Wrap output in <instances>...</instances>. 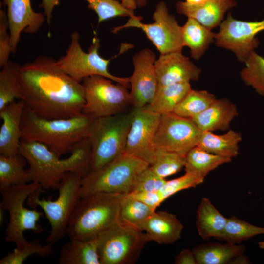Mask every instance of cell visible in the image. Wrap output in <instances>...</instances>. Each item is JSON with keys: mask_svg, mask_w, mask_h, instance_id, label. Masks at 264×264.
<instances>
[{"mask_svg": "<svg viewBox=\"0 0 264 264\" xmlns=\"http://www.w3.org/2000/svg\"><path fill=\"white\" fill-rule=\"evenodd\" d=\"M134 1L137 5V7H143L147 3V0H134Z\"/></svg>", "mask_w": 264, "mask_h": 264, "instance_id": "45", "label": "cell"}, {"mask_svg": "<svg viewBox=\"0 0 264 264\" xmlns=\"http://www.w3.org/2000/svg\"><path fill=\"white\" fill-rule=\"evenodd\" d=\"M4 209L0 207V223L2 224L4 220V214H3Z\"/></svg>", "mask_w": 264, "mask_h": 264, "instance_id": "47", "label": "cell"}, {"mask_svg": "<svg viewBox=\"0 0 264 264\" xmlns=\"http://www.w3.org/2000/svg\"><path fill=\"white\" fill-rule=\"evenodd\" d=\"M77 32L71 35V42L65 55L60 57L57 64L60 69L74 80L81 83L84 79L92 75H99L121 84L127 88L130 87L129 77H119L110 74L108 69L110 60L101 57L98 53L100 40L95 37L88 49L84 52L79 43Z\"/></svg>", "mask_w": 264, "mask_h": 264, "instance_id": "10", "label": "cell"}, {"mask_svg": "<svg viewBox=\"0 0 264 264\" xmlns=\"http://www.w3.org/2000/svg\"><path fill=\"white\" fill-rule=\"evenodd\" d=\"M185 159V173L203 179L211 171L232 160L210 153L197 146L187 153Z\"/></svg>", "mask_w": 264, "mask_h": 264, "instance_id": "29", "label": "cell"}, {"mask_svg": "<svg viewBox=\"0 0 264 264\" xmlns=\"http://www.w3.org/2000/svg\"><path fill=\"white\" fill-rule=\"evenodd\" d=\"M264 234V227L255 226L233 216L227 219L222 233L216 239L237 243Z\"/></svg>", "mask_w": 264, "mask_h": 264, "instance_id": "34", "label": "cell"}, {"mask_svg": "<svg viewBox=\"0 0 264 264\" xmlns=\"http://www.w3.org/2000/svg\"><path fill=\"white\" fill-rule=\"evenodd\" d=\"M101 264H129L138 259L148 242L144 232L117 222L97 236Z\"/></svg>", "mask_w": 264, "mask_h": 264, "instance_id": "11", "label": "cell"}, {"mask_svg": "<svg viewBox=\"0 0 264 264\" xmlns=\"http://www.w3.org/2000/svg\"><path fill=\"white\" fill-rule=\"evenodd\" d=\"M125 195L127 197L142 202L155 211L161 203L164 201L159 191H133Z\"/></svg>", "mask_w": 264, "mask_h": 264, "instance_id": "42", "label": "cell"}, {"mask_svg": "<svg viewBox=\"0 0 264 264\" xmlns=\"http://www.w3.org/2000/svg\"><path fill=\"white\" fill-rule=\"evenodd\" d=\"M244 63L245 66L240 72L241 78L264 97V58L254 51Z\"/></svg>", "mask_w": 264, "mask_h": 264, "instance_id": "35", "label": "cell"}, {"mask_svg": "<svg viewBox=\"0 0 264 264\" xmlns=\"http://www.w3.org/2000/svg\"><path fill=\"white\" fill-rule=\"evenodd\" d=\"M124 194L101 192L81 197L70 217V240L87 241L118 222L119 206Z\"/></svg>", "mask_w": 264, "mask_h": 264, "instance_id": "4", "label": "cell"}, {"mask_svg": "<svg viewBox=\"0 0 264 264\" xmlns=\"http://www.w3.org/2000/svg\"><path fill=\"white\" fill-rule=\"evenodd\" d=\"M152 18L154 22L144 23L141 22L142 17L135 15L130 17L124 25L114 27L112 32L116 33L129 27L138 28L144 32L160 54L182 52L184 47L182 26L178 24L175 17L170 14L164 2L160 1L156 4Z\"/></svg>", "mask_w": 264, "mask_h": 264, "instance_id": "12", "label": "cell"}, {"mask_svg": "<svg viewBox=\"0 0 264 264\" xmlns=\"http://www.w3.org/2000/svg\"><path fill=\"white\" fill-rule=\"evenodd\" d=\"M191 89L190 82L159 86L153 100L144 108L160 115L173 112L176 105Z\"/></svg>", "mask_w": 264, "mask_h": 264, "instance_id": "28", "label": "cell"}, {"mask_svg": "<svg viewBox=\"0 0 264 264\" xmlns=\"http://www.w3.org/2000/svg\"><path fill=\"white\" fill-rule=\"evenodd\" d=\"M259 247L263 249H264V241L260 242L258 243Z\"/></svg>", "mask_w": 264, "mask_h": 264, "instance_id": "48", "label": "cell"}, {"mask_svg": "<svg viewBox=\"0 0 264 264\" xmlns=\"http://www.w3.org/2000/svg\"><path fill=\"white\" fill-rule=\"evenodd\" d=\"M155 54L148 48L135 54L134 71L130 77L131 104L133 108H143L154 99L158 88L156 75Z\"/></svg>", "mask_w": 264, "mask_h": 264, "instance_id": "16", "label": "cell"}, {"mask_svg": "<svg viewBox=\"0 0 264 264\" xmlns=\"http://www.w3.org/2000/svg\"><path fill=\"white\" fill-rule=\"evenodd\" d=\"M242 140L241 133L233 130L220 135L203 132L197 146L210 153L232 159L239 154Z\"/></svg>", "mask_w": 264, "mask_h": 264, "instance_id": "23", "label": "cell"}, {"mask_svg": "<svg viewBox=\"0 0 264 264\" xmlns=\"http://www.w3.org/2000/svg\"><path fill=\"white\" fill-rule=\"evenodd\" d=\"M204 180L185 173L180 177L166 180L159 192L164 201L169 197L181 190L196 187L203 182Z\"/></svg>", "mask_w": 264, "mask_h": 264, "instance_id": "39", "label": "cell"}, {"mask_svg": "<svg viewBox=\"0 0 264 264\" xmlns=\"http://www.w3.org/2000/svg\"><path fill=\"white\" fill-rule=\"evenodd\" d=\"M185 162V156L178 154L159 151L155 160L149 165V168L156 175L165 178L180 171L184 167Z\"/></svg>", "mask_w": 264, "mask_h": 264, "instance_id": "38", "label": "cell"}, {"mask_svg": "<svg viewBox=\"0 0 264 264\" xmlns=\"http://www.w3.org/2000/svg\"><path fill=\"white\" fill-rule=\"evenodd\" d=\"M166 181L165 178L156 175L149 166L139 175L132 191L158 192Z\"/></svg>", "mask_w": 264, "mask_h": 264, "instance_id": "40", "label": "cell"}, {"mask_svg": "<svg viewBox=\"0 0 264 264\" xmlns=\"http://www.w3.org/2000/svg\"><path fill=\"white\" fill-rule=\"evenodd\" d=\"M264 31V19L260 21H244L234 18L231 13L220 25L215 33L217 46L233 52L239 61L245 63L259 44L256 35Z\"/></svg>", "mask_w": 264, "mask_h": 264, "instance_id": "14", "label": "cell"}, {"mask_svg": "<svg viewBox=\"0 0 264 264\" xmlns=\"http://www.w3.org/2000/svg\"><path fill=\"white\" fill-rule=\"evenodd\" d=\"M126 7L134 10L136 8L137 5L134 0H118Z\"/></svg>", "mask_w": 264, "mask_h": 264, "instance_id": "44", "label": "cell"}, {"mask_svg": "<svg viewBox=\"0 0 264 264\" xmlns=\"http://www.w3.org/2000/svg\"><path fill=\"white\" fill-rule=\"evenodd\" d=\"M227 220L208 198H202L197 211L196 224L202 239H216L222 233Z\"/></svg>", "mask_w": 264, "mask_h": 264, "instance_id": "27", "label": "cell"}, {"mask_svg": "<svg viewBox=\"0 0 264 264\" xmlns=\"http://www.w3.org/2000/svg\"><path fill=\"white\" fill-rule=\"evenodd\" d=\"M155 211L142 202L124 194L120 204L118 222L143 232L148 219Z\"/></svg>", "mask_w": 264, "mask_h": 264, "instance_id": "30", "label": "cell"}, {"mask_svg": "<svg viewBox=\"0 0 264 264\" xmlns=\"http://www.w3.org/2000/svg\"><path fill=\"white\" fill-rule=\"evenodd\" d=\"M83 176L75 172H67L63 176L58 188L57 198L40 199L42 188L40 187L27 198L31 207H40L45 214L51 226L46 242L53 244L67 234L68 223L74 209L81 198L80 190Z\"/></svg>", "mask_w": 264, "mask_h": 264, "instance_id": "5", "label": "cell"}, {"mask_svg": "<svg viewBox=\"0 0 264 264\" xmlns=\"http://www.w3.org/2000/svg\"><path fill=\"white\" fill-rule=\"evenodd\" d=\"M9 24L7 14L0 10V67L1 68L9 60L12 49L10 44ZM13 53V52H12Z\"/></svg>", "mask_w": 264, "mask_h": 264, "instance_id": "41", "label": "cell"}, {"mask_svg": "<svg viewBox=\"0 0 264 264\" xmlns=\"http://www.w3.org/2000/svg\"><path fill=\"white\" fill-rule=\"evenodd\" d=\"M19 154L0 155V191L14 185H22L32 182L24 158Z\"/></svg>", "mask_w": 264, "mask_h": 264, "instance_id": "31", "label": "cell"}, {"mask_svg": "<svg viewBox=\"0 0 264 264\" xmlns=\"http://www.w3.org/2000/svg\"><path fill=\"white\" fill-rule=\"evenodd\" d=\"M245 249L243 245L234 243L211 242L196 246L192 251L197 264H224L243 254Z\"/></svg>", "mask_w": 264, "mask_h": 264, "instance_id": "24", "label": "cell"}, {"mask_svg": "<svg viewBox=\"0 0 264 264\" xmlns=\"http://www.w3.org/2000/svg\"><path fill=\"white\" fill-rule=\"evenodd\" d=\"M88 3V7L97 14L99 24L103 21L116 17H129L134 16V10L125 6L118 0H85Z\"/></svg>", "mask_w": 264, "mask_h": 264, "instance_id": "37", "label": "cell"}, {"mask_svg": "<svg viewBox=\"0 0 264 264\" xmlns=\"http://www.w3.org/2000/svg\"><path fill=\"white\" fill-rule=\"evenodd\" d=\"M25 105L22 100H15L0 110L2 120L0 129V154L11 156L18 154L21 141V122Z\"/></svg>", "mask_w": 264, "mask_h": 264, "instance_id": "19", "label": "cell"}, {"mask_svg": "<svg viewBox=\"0 0 264 264\" xmlns=\"http://www.w3.org/2000/svg\"><path fill=\"white\" fill-rule=\"evenodd\" d=\"M216 99L214 94L206 90L192 89L176 105L173 112L191 119L204 111Z\"/></svg>", "mask_w": 264, "mask_h": 264, "instance_id": "33", "label": "cell"}, {"mask_svg": "<svg viewBox=\"0 0 264 264\" xmlns=\"http://www.w3.org/2000/svg\"><path fill=\"white\" fill-rule=\"evenodd\" d=\"M176 264H197L193 251L183 249L176 256L175 260Z\"/></svg>", "mask_w": 264, "mask_h": 264, "instance_id": "43", "label": "cell"}, {"mask_svg": "<svg viewBox=\"0 0 264 264\" xmlns=\"http://www.w3.org/2000/svg\"><path fill=\"white\" fill-rule=\"evenodd\" d=\"M18 75L25 107L38 117L68 119L82 113V84L64 72L53 58L39 56L20 66Z\"/></svg>", "mask_w": 264, "mask_h": 264, "instance_id": "1", "label": "cell"}, {"mask_svg": "<svg viewBox=\"0 0 264 264\" xmlns=\"http://www.w3.org/2000/svg\"><path fill=\"white\" fill-rule=\"evenodd\" d=\"M58 263L101 264L98 255L97 237L87 241L70 240L62 246Z\"/></svg>", "mask_w": 264, "mask_h": 264, "instance_id": "25", "label": "cell"}, {"mask_svg": "<svg viewBox=\"0 0 264 264\" xmlns=\"http://www.w3.org/2000/svg\"><path fill=\"white\" fill-rule=\"evenodd\" d=\"M183 226L176 215L156 211L148 219L144 230L148 242L161 244H171L178 240Z\"/></svg>", "mask_w": 264, "mask_h": 264, "instance_id": "22", "label": "cell"}, {"mask_svg": "<svg viewBox=\"0 0 264 264\" xmlns=\"http://www.w3.org/2000/svg\"><path fill=\"white\" fill-rule=\"evenodd\" d=\"M20 65L9 60L0 72V110L16 99L22 100L23 95L19 81Z\"/></svg>", "mask_w": 264, "mask_h": 264, "instance_id": "32", "label": "cell"}, {"mask_svg": "<svg viewBox=\"0 0 264 264\" xmlns=\"http://www.w3.org/2000/svg\"><path fill=\"white\" fill-rule=\"evenodd\" d=\"M41 186L35 182L14 185L0 190L2 196L0 207L7 211L9 215L6 229L5 241L21 248L28 242L24 237V232L32 230L36 233L43 231L42 226L37 224L44 215V212L26 208L24 204L29 196Z\"/></svg>", "mask_w": 264, "mask_h": 264, "instance_id": "8", "label": "cell"}, {"mask_svg": "<svg viewBox=\"0 0 264 264\" xmlns=\"http://www.w3.org/2000/svg\"><path fill=\"white\" fill-rule=\"evenodd\" d=\"M99 75L85 78L82 82L85 104L82 113L94 119L124 112L131 104L130 92L123 85Z\"/></svg>", "mask_w": 264, "mask_h": 264, "instance_id": "9", "label": "cell"}, {"mask_svg": "<svg viewBox=\"0 0 264 264\" xmlns=\"http://www.w3.org/2000/svg\"><path fill=\"white\" fill-rule=\"evenodd\" d=\"M132 110L133 118L124 153L151 165L159 153L154 145V138L161 115L150 112L144 107L133 108Z\"/></svg>", "mask_w": 264, "mask_h": 264, "instance_id": "15", "label": "cell"}, {"mask_svg": "<svg viewBox=\"0 0 264 264\" xmlns=\"http://www.w3.org/2000/svg\"><path fill=\"white\" fill-rule=\"evenodd\" d=\"M215 33L191 18H188L182 26L183 45L189 48L191 57L197 60L200 59L215 41Z\"/></svg>", "mask_w": 264, "mask_h": 264, "instance_id": "26", "label": "cell"}, {"mask_svg": "<svg viewBox=\"0 0 264 264\" xmlns=\"http://www.w3.org/2000/svg\"><path fill=\"white\" fill-rule=\"evenodd\" d=\"M207 0H185V1L191 4H198L202 3Z\"/></svg>", "mask_w": 264, "mask_h": 264, "instance_id": "46", "label": "cell"}, {"mask_svg": "<svg viewBox=\"0 0 264 264\" xmlns=\"http://www.w3.org/2000/svg\"><path fill=\"white\" fill-rule=\"evenodd\" d=\"M52 244L42 245L39 239H35L21 248H16L0 260V264H22L29 256L36 255L46 257L52 253Z\"/></svg>", "mask_w": 264, "mask_h": 264, "instance_id": "36", "label": "cell"}, {"mask_svg": "<svg viewBox=\"0 0 264 264\" xmlns=\"http://www.w3.org/2000/svg\"><path fill=\"white\" fill-rule=\"evenodd\" d=\"M132 110L95 119L88 137L90 170L100 168L124 153Z\"/></svg>", "mask_w": 264, "mask_h": 264, "instance_id": "7", "label": "cell"}, {"mask_svg": "<svg viewBox=\"0 0 264 264\" xmlns=\"http://www.w3.org/2000/svg\"><path fill=\"white\" fill-rule=\"evenodd\" d=\"M236 5L235 0H207L198 4L179 1L176 9L179 14L193 18L212 30L220 25L226 12Z\"/></svg>", "mask_w": 264, "mask_h": 264, "instance_id": "20", "label": "cell"}, {"mask_svg": "<svg viewBox=\"0 0 264 264\" xmlns=\"http://www.w3.org/2000/svg\"><path fill=\"white\" fill-rule=\"evenodd\" d=\"M158 87L190 81H197L201 69L182 52L160 54L155 62Z\"/></svg>", "mask_w": 264, "mask_h": 264, "instance_id": "18", "label": "cell"}, {"mask_svg": "<svg viewBox=\"0 0 264 264\" xmlns=\"http://www.w3.org/2000/svg\"><path fill=\"white\" fill-rule=\"evenodd\" d=\"M202 132L190 119L174 112L161 115L154 138L157 151L171 152L185 156L197 146Z\"/></svg>", "mask_w": 264, "mask_h": 264, "instance_id": "13", "label": "cell"}, {"mask_svg": "<svg viewBox=\"0 0 264 264\" xmlns=\"http://www.w3.org/2000/svg\"><path fill=\"white\" fill-rule=\"evenodd\" d=\"M7 8L10 44L14 53L22 32L36 33L45 20L43 14L35 12L30 0H3Z\"/></svg>", "mask_w": 264, "mask_h": 264, "instance_id": "17", "label": "cell"}, {"mask_svg": "<svg viewBox=\"0 0 264 264\" xmlns=\"http://www.w3.org/2000/svg\"><path fill=\"white\" fill-rule=\"evenodd\" d=\"M149 164L125 153L95 170H89L81 182V197L101 192L127 194L132 192L139 175Z\"/></svg>", "mask_w": 264, "mask_h": 264, "instance_id": "6", "label": "cell"}, {"mask_svg": "<svg viewBox=\"0 0 264 264\" xmlns=\"http://www.w3.org/2000/svg\"><path fill=\"white\" fill-rule=\"evenodd\" d=\"M238 115L237 106L228 99H217L204 111L191 118L202 132L226 131Z\"/></svg>", "mask_w": 264, "mask_h": 264, "instance_id": "21", "label": "cell"}, {"mask_svg": "<svg viewBox=\"0 0 264 264\" xmlns=\"http://www.w3.org/2000/svg\"><path fill=\"white\" fill-rule=\"evenodd\" d=\"M95 119L83 113L68 119H45L25 107L21 140L42 143L61 156L89 137Z\"/></svg>", "mask_w": 264, "mask_h": 264, "instance_id": "3", "label": "cell"}, {"mask_svg": "<svg viewBox=\"0 0 264 264\" xmlns=\"http://www.w3.org/2000/svg\"><path fill=\"white\" fill-rule=\"evenodd\" d=\"M18 154L27 162L32 182L43 189H58L67 172L81 174L83 176L90 170V144L87 138L79 144L67 158L60 156L45 145L38 142L21 140Z\"/></svg>", "mask_w": 264, "mask_h": 264, "instance_id": "2", "label": "cell"}]
</instances>
